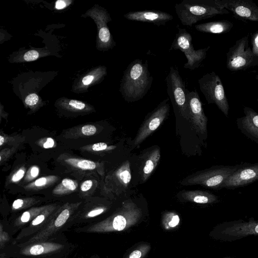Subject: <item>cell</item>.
I'll return each instance as SVG.
<instances>
[{
	"label": "cell",
	"mask_w": 258,
	"mask_h": 258,
	"mask_svg": "<svg viewBox=\"0 0 258 258\" xmlns=\"http://www.w3.org/2000/svg\"><path fill=\"white\" fill-rule=\"evenodd\" d=\"M75 247V245L61 233L26 244L10 243L1 251L14 258H65Z\"/></svg>",
	"instance_id": "1"
},
{
	"label": "cell",
	"mask_w": 258,
	"mask_h": 258,
	"mask_svg": "<svg viewBox=\"0 0 258 258\" xmlns=\"http://www.w3.org/2000/svg\"><path fill=\"white\" fill-rule=\"evenodd\" d=\"M153 78L148 70V61L136 59L123 72L119 91L125 101L133 102L142 99L150 89Z\"/></svg>",
	"instance_id": "2"
},
{
	"label": "cell",
	"mask_w": 258,
	"mask_h": 258,
	"mask_svg": "<svg viewBox=\"0 0 258 258\" xmlns=\"http://www.w3.org/2000/svg\"><path fill=\"white\" fill-rule=\"evenodd\" d=\"M142 211L131 201L122 204L119 211L99 222L74 229L77 233H101L121 231L135 225L142 216Z\"/></svg>",
	"instance_id": "3"
},
{
	"label": "cell",
	"mask_w": 258,
	"mask_h": 258,
	"mask_svg": "<svg viewBox=\"0 0 258 258\" xmlns=\"http://www.w3.org/2000/svg\"><path fill=\"white\" fill-rule=\"evenodd\" d=\"M175 10L181 24L189 27L202 20L229 13L216 6L214 1L183 0L175 4Z\"/></svg>",
	"instance_id": "4"
},
{
	"label": "cell",
	"mask_w": 258,
	"mask_h": 258,
	"mask_svg": "<svg viewBox=\"0 0 258 258\" xmlns=\"http://www.w3.org/2000/svg\"><path fill=\"white\" fill-rule=\"evenodd\" d=\"M241 164L234 166H215L199 171L184 179L183 185H201L212 189H220L225 180Z\"/></svg>",
	"instance_id": "5"
},
{
	"label": "cell",
	"mask_w": 258,
	"mask_h": 258,
	"mask_svg": "<svg viewBox=\"0 0 258 258\" xmlns=\"http://www.w3.org/2000/svg\"><path fill=\"white\" fill-rule=\"evenodd\" d=\"M167 92L178 115L189 121V111L186 95L187 89L177 68L170 67L166 77Z\"/></svg>",
	"instance_id": "6"
},
{
	"label": "cell",
	"mask_w": 258,
	"mask_h": 258,
	"mask_svg": "<svg viewBox=\"0 0 258 258\" xmlns=\"http://www.w3.org/2000/svg\"><path fill=\"white\" fill-rule=\"evenodd\" d=\"M199 88L209 104H215L228 117L229 105L222 82L214 71L208 73L198 80Z\"/></svg>",
	"instance_id": "7"
},
{
	"label": "cell",
	"mask_w": 258,
	"mask_h": 258,
	"mask_svg": "<svg viewBox=\"0 0 258 258\" xmlns=\"http://www.w3.org/2000/svg\"><path fill=\"white\" fill-rule=\"evenodd\" d=\"M214 237L224 242H232L250 235H258V220L251 218L224 222L213 230Z\"/></svg>",
	"instance_id": "8"
},
{
	"label": "cell",
	"mask_w": 258,
	"mask_h": 258,
	"mask_svg": "<svg viewBox=\"0 0 258 258\" xmlns=\"http://www.w3.org/2000/svg\"><path fill=\"white\" fill-rule=\"evenodd\" d=\"M169 50H180L185 55L187 62L183 68L190 70L198 69L206 57L207 53L210 46L195 50L192 43V36L185 28H178Z\"/></svg>",
	"instance_id": "9"
},
{
	"label": "cell",
	"mask_w": 258,
	"mask_h": 258,
	"mask_svg": "<svg viewBox=\"0 0 258 258\" xmlns=\"http://www.w3.org/2000/svg\"><path fill=\"white\" fill-rule=\"evenodd\" d=\"M253 54L249 45V34L236 40L226 53V68L230 71L245 70L252 67Z\"/></svg>",
	"instance_id": "10"
},
{
	"label": "cell",
	"mask_w": 258,
	"mask_h": 258,
	"mask_svg": "<svg viewBox=\"0 0 258 258\" xmlns=\"http://www.w3.org/2000/svg\"><path fill=\"white\" fill-rule=\"evenodd\" d=\"M74 208L64 207L56 211L48 225L33 236L16 244H26L47 239L68 230V225L74 215Z\"/></svg>",
	"instance_id": "11"
},
{
	"label": "cell",
	"mask_w": 258,
	"mask_h": 258,
	"mask_svg": "<svg viewBox=\"0 0 258 258\" xmlns=\"http://www.w3.org/2000/svg\"><path fill=\"white\" fill-rule=\"evenodd\" d=\"M85 16L91 17L97 26V49L102 51L112 49L116 43L107 25L108 22L111 21L107 10L97 6L87 11Z\"/></svg>",
	"instance_id": "12"
},
{
	"label": "cell",
	"mask_w": 258,
	"mask_h": 258,
	"mask_svg": "<svg viewBox=\"0 0 258 258\" xmlns=\"http://www.w3.org/2000/svg\"><path fill=\"white\" fill-rule=\"evenodd\" d=\"M169 101V98L164 99L148 114L133 141L134 148L154 132L167 117L170 110Z\"/></svg>",
	"instance_id": "13"
},
{
	"label": "cell",
	"mask_w": 258,
	"mask_h": 258,
	"mask_svg": "<svg viewBox=\"0 0 258 258\" xmlns=\"http://www.w3.org/2000/svg\"><path fill=\"white\" fill-rule=\"evenodd\" d=\"M220 8L231 12L236 18L258 22V6L250 0H214Z\"/></svg>",
	"instance_id": "14"
},
{
	"label": "cell",
	"mask_w": 258,
	"mask_h": 258,
	"mask_svg": "<svg viewBox=\"0 0 258 258\" xmlns=\"http://www.w3.org/2000/svg\"><path fill=\"white\" fill-rule=\"evenodd\" d=\"M189 111V121L194 128L205 139L207 137L208 118L205 115L199 93L196 89L186 93Z\"/></svg>",
	"instance_id": "15"
},
{
	"label": "cell",
	"mask_w": 258,
	"mask_h": 258,
	"mask_svg": "<svg viewBox=\"0 0 258 258\" xmlns=\"http://www.w3.org/2000/svg\"><path fill=\"white\" fill-rule=\"evenodd\" d=\"M55 208L48 207L25 227L13 239L11 244H16L26 240L42 231L49 224L55 212Z\"/></svg>",
	"instance_id": "16"
},
{
	"label": "cell",
	"mask_w": 258,
	"mask_h": 258,
	"mask_svg": "<svg viewBox=\"0 0 258 258\" xmlns=\"http://www.w3.org/2000/svg\"><path fill=\"white\" fill-rule=\"evenodd\" d=\"M258 180V162L241 164L239 168L225 180L221 188H235Z\"/></svg>",
	"instance_id": "17"
},
{
	"label": "cell",
	"mask_w": 258,
	"mask_h": 258,
	"mask_svg": "<svg viewBox=\"0 0 258 258\" xmlns=\"http://www.w3.org/2000/svg\"><path fill=\"white\" fill-rule=\"evenodd\" d=\"M244 115L237 118L238 128L247 138L258 144V113L252 108L244 106Z\"/></svg>",
	"instance_id": "18"
},
{
	"label": "cell",
	"mask_w": 258,
	"mask_h": 258,
	"mask_svg": "<svg viewBox=\"0 0 258 258\" xmlns=\"http://www.w3.org/2000/svg\"><path fill=\"white\" fill-rule=\"evenodd\" d=\"M123 17L130 21L150 23L158 26L165 25L173 19V16L167 12L154 10L129 12Z\"/></svg>",
	"instance_id": "19"
},
{
	"label": "cell",
	"mask_w": 258,
	"mask_h": 258,
	"mask_svg": "<svg viewBox=\"0 0 258 258\" xmlns=\"http://www.w3.org/2000/svg\"><path fill=\"white\" fill-rule=\"evenodd\" d=\"M106 67L99 66L83 76L75 85L74 89L77 92L85 91L89 87L102 81L107 74Z\"/></svg>",
	"instance_id": "20"
},
{
	"label": "cell",
	"mask_w": 258,
	"mask_h": 258,
	"mask_svg": "<svg viewBox=\"0 0 258 258\" xmlns=\"http://www.w3.org/2000/svg\"><path fill=\"white\" fill-rule=\"evenodd\" d=\"M179 194L183 200L197 204H213L219 202V198L217 196L208 191L184 190Z\"/></svg>",
	"instance_id": "21"
},
{
	"label": "cell",
	"mask_w": 258,
	"mask_h": 258,
	"mask_svg": "<svg viewBox=\"0 0 258 258\" xmlns=\"http://www.w3.org/2000/svg\"><path fill=\"white\" fill-rule=\"evenodd\" d=\"M233 27V24L227 20L206 22L195 26V29L199 32L213 34L228 33Z\"/></svg>",
	"instance_id": "22"
},
{
	"label": "cell",
	"mask_w": 258,
	"mask_h": 258,
	"mask_svg": "<svg viewBox=\"0 0 258 258\" xmlns=\"http://www.w3.org/2000/svg\"><path fill=\"white\" fill-rule=\"evenodd\" d=\"M160 159L159 148L153 149L149 154L142 169V179L145 181L152 174Z\"/></svg>",
	"instance_id": "23"
},
{
	"label": "cell",
	"mask_w": 258,
	"mask_h": 258,
	"mask_svg": "<svg viewBox=\"0 0 258 258\" xmlns=\"http://www.w3.org/2000/svg\"><path fill=\"white\" fill-rule=\"evenodd\" d=\"M116 176L125 187L128 185L132 178L130 164L128 160L123 162L118 168L116 172Z\"/></svg>",
	"instance_id": "24"
},
{
	"label": "cell",
	"mask_w": 258,
	"mask_h": 258,
	"mask_svg": "<svg viewBox=\"0 0 258 258\" xmlns=\"http://www.w3.org/2000/svg\"><path fill=\"white\" fill-rule=\"evenodd\" d=\"M180 221L179 216L172 212L166 213L162 219V224L165 228L169 229L177 226Z\"/></svg>",
	"instance_id": "25"
},
{
	"label": "cell",
	"mask_w": 258,
	"mask_h": 258,
	"mask_svg": "<svg viewBox=\"0 0 258 258\" xmlns=\"http://www.w3.org/2000/svg\"><path fill=\"white\" fill-rule=\"evenodd\" d=\"M250 44L253 54L252 67L258 66V31L251 35Z\"/></svg>",
	"instance_id": "26"
},
{
	"label": "cell",
	"mask_w": 258,
	"mask_h": 258,
	"mask_svg": "<svg viewBox=\"0 0 258 258\" xmlns=\"http://www.w3.org/2000/svg\"><path fill=\"white\" fill-rule=\"evenodd\" d=\"M150 248L149 244H142L132 251L126 258H144Z\"/></svg>",
	"instance_id": "27"
},
{
	"label": "cell",
	"mask_w": 258,
	"mask_h": 258,
	"mask_svg": "<svg viewBox=\"0 0 258 258\" xmlns=\"http://www.w3.org/2000/svg\"><path fill=\"white\" fill-rule=\"evenodd\" d=\"M11 235L5 230L3 224H0V250H2L5 246L11 243L13 240Z\"/></svg>",
	"instance_id": "28"
},
{
	"label": "cell",
	"mask_w": 258,
	"mask_h": 258,
	"mask_svg": "<svg viewBox=\"0 0 258 258\" xmlns=\"http://www.w3.org/2000/svg\"><path fill=\"white\" fill-rule=\"evenodd\" d=\"M67 161L83 170H92L96 168L95 162L90 160H77V162L76 160L71 159Z\"/></svg>",
	"instance_id": "29"
},
{
	"label": "cell",
	"mask_w": 258,
	"mask_h": 258,
	"mask_svg": "<svg viewBox=\"0 0 258 258\" xmlns=\"http://www.w3.org/2000/svg\"><path fill=\"white\" fill-rule=\"evenodd\" d=\"M66 103L71 108L78 110H82L86 106L85 103L77 100L67 99L66 100Z\"/></svg>",
	"instance_id": "30"
},
{
	"label": "cell",
	"mask_w": 258,
	"mask_h": 258,
	"mask_svg": "<svg viewBox=\"0 0 258 258\" xmlns=\"http://www.w3.org/2000/svg\"><path fill=\"white\" fill-rule=\"evenodd\" d=\"M39 57V53L35 50H30L23 55V59L26 61H31L36 60Z\"/></svg>",
	"instance_id": "31"
},
{
	"label": "cell",
	"mask_w": 258,
	"mask_h": 258,
	"mask_svg": "<svg viewBox=\"0 0 258 258\" xmlns=\"http://www.w3.org/2000/svg\"><path fill=\"white\" fill-rule=\"evenodd\" d=\"M39 100V96L35 93H31L27 96L25 99V103L30 106L35 105Z\"/></svg>",
	"instance_id": "32"
},
{
	"label": "cell",
	"mask_w": 258,
	"mask_h": 258,
	"mask_svg": "<svg viewBox=\"0 0 258 258\" xmlns=\"http://www.w3.org/2000/svg\"><path fill=\"white\" fill-rule=\"evenodd\" d=\"M82 133L85 136H92L96 132V127L91 124H87L83 126L81 130Z\"/></svg>",
	"instance_id": "33"
},
{
	"label": "cell",
	"mask_w": 258,
	"mask_h": 258,
	"mask_svg": "<svg viewBox=\"0 0 258 258\" xmlns=\"http://www.w3.org/2000/svg\"><path fill=\"white\" fill-rule=\"evenodd\" d=\"M61 183L63 187L71 191L74 190L77 187L76 184L74 181L70 179H63L62 180Z\"/></svg>",
	"instance_id": "34"
},
{
	"label": "cell",
	"mask_w": 258,
	"mask_h": 258,
	"mask_svg": "<svg viewBox=\"0 0 258 258\" xmlns=\"http://www.w3.org/2000/svg\"><path fill=\"white\" fill-rule=\"evenodd\" d=\"M24 201L23 200L19 199L14 201L12 204V208L14 211H17L22 209Z\"/></svg>",
	"instance_id": "35"
},
{
	"label": "cell",
	"mask_w": 258,
	"mask_h": 258,
	"mask_svg": "<svg viewBox=\"0 0 258 258\" xmlns=\"http://www.w3.org/2000/svg\"><path fill=\"white\" fill-rule=\"evenodd\" d=\"M108 148L107 144L105 143H97L92 146V149L95 151H100L106 150Z\"/></svg>",
	"instance_id": "36"
},
{
	"label": "cell",
	"mask_w": 258,
	"mask_h": 258,
	"mask_svg": "<svg viewBox=\"0 0 258 258\" xmlns=\"http://www.w3.org/2000/svg\"><path fill=\"white\" fill-rule=\"evenodd\" d=\"M71 1L58 0L56 2L55 7L57 10H61L67 7Z\"/></svg>",
	"instance_id": "37"
},
{
	"label": "cell",
	"mask_w": 258,
	"mask_h": 258,
	"mask_svg": "<svg viewBox=\"0 0 258 258\" xmlns=\"http://www.w3.org/2000/svg\"><path fill=\"white\" fill-rule=\"evenodd\" d=\"M25 171L23 169H19L16 173L14 174L12 178L13 182H17L21 180L24 176Z\"/></svg>",
	"instance_id": "38"
},
{
	"label": "cell",
	"mask_w": 258,
	"mask_h": 258,
	"mask_svg": "<svg viewBox=\"0 0 258 258\" xmlns=\"http://www.w3.org/2000/svg\"><path fill=\"white\" fill-rule=\"evenodd\" d=\"M93 182L91 180H87L85 181L81 186V189L83 191H86L88 190L92 187Z\"/></svg>",
	"instance_id": "39"
},
{
	"label": "cell",
	"mask_w": 258,
	"mask_h": 258,
	"mask_svg": "<svg viewBox=\"0 0 258 258\" xmlns=\"http://www.w3.org/2000/svg\"><path fill=\"white\" fill-rule=\"evenodd\" d=\"M54 142L53 139L51 138H48L47 139L46 142L43 144V147L44 148H52L54 145Z\"/></svg>",
	"instance_id": "40"
},
{
	"label": "cell",
	"mask_w": 258,
	"mask_h": 258,
	"mask_svg": "<svg viewBox=\"0 0 258 258\" xmlns=\"http://www.w3.org/2000/svg\"><path fill=\"white\" fill-rule=\"evenodd\" d=\"M47 180L45 177H41L35 181V185L37 186H41L46 184Z\"/></svg>",
	"instance_id": "41"
},
{
	"label": "cell",
	"mask_w": 258,
	"mask_h": 258,
	"mask_svg": "<svg viewBox=\"0 0 258 258\" xmlns=\"http://www.w3.org/2000/svg\"><path fill=\"white\" fill-rule=\"evenodd\" d=\"M30 173L32 177H36L39 174V168L36 166L33 167L31 169Z\"/></svg>",
	"instance_id": "42"
},
{
	"label": "cell",
	"mask_w": 258,
	"mask_h": 258,
	"mask_svg": "<svg viewBox=\"0 0 258 258\" xmlns=\"http://www.w3.org/2000/svg\"><path fill=\"white\" fill-rule=\"evenodd\" d=\"M0 258H10V257L7 256L3 252L1 251Z\"/></svg>",
	"instance_id": "43"
},
{
	"label": "cell",
	"mask_w": 258,
	"mask_h": 258,
	"mask_svg": "<svg viewBox=\"0 0 258 258\" xmlns=\"http://www.w3.org/2000/svg\"><path fill=\"white\" fill-rule=\"evenodd\" d=\"M4 143V138L1 135L0 136V146H2Z\"/></svg>",
	"instance_id": "44"
},
{
	"label": "cell",
	"mask_w": 258,
	"mask_h": 258,
	"mask_svg": "<svg viewBox=\"0 0 258 258\" xmlns=\"http://www.w3.org/2000/svg\"><path fill=\"white\" fill-rule=\"evenodd\" d=\"M89 258H99V257L96 255H92Z\"/></svg>",
	"instance_id": "45"
},
{
	"label": "cell",
	"mask_w": 258,
	"mask_h": 258,
	"mask_svg": "<svg viewBox=\"0 0 258 258\" xmlns=\"http://www.w3.org/2000/svg\"><path fill=\"white\" fill-rule=\"evenodd\" d=\"M255 78L258 81V74L255 76Z\"/></svg>",
	"instance_id": "46"
},
{
	"label": "cell",
	"mask_w": 258,
	"mask_h": 258,
	"mask_svg": "<svg viewBox=\"0 0 258 258\" xmlns=\"http://www.w3.org/2000/svg\"><path fill=\"white\" fill-rule=\"evenodd\" d=\"M257 102H258V98L256 99Z\"/></svg>",
	"instance_id": "47"
}]
</instances>
